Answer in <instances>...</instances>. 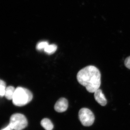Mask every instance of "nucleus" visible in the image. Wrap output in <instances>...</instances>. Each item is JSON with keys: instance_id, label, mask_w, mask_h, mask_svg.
Returning <instances> with one entry per match:
<instances>
[{"instance_id": "obj_1", "label": "nucleus", "mask_w": 130, "mask_h": 130, "mask_svg": "<svg viewBox=\"0 0 130 130\" xmlns=\"http://www.w3.org/2000/svg\"><path fill=\"white\" fill-rule=\"evenodd\" d=\"M77 78L89 93H94L101 86V73L94 66H88L81 69L77 74Z\"/></svg>"}, {"instance_id": "obj_2", "label": "nucleus", "mask_w": 130, "mask_h": 130, "mask_svg": "<svg viewBox=\"0 0 130 130\" xmlns=\"http://www.w3.org/2000/svg\"><path fill=\"white\" fill-rule=\"evenodd\" d=\"M32 99V93L28 89L21 87L16 88L13 97V103L17 106H25Z\"/></svg>"}, {"instance_id": "obj_3", "label": "nucleus", "mask_w": 130, "mask_h": 130, "mask_svg": "<svg viewBox=\"0 0 130 130\" xmlns=\"http://www.w3.org/2000/svg\"><path fill=\"white\" fill-rule=\"evenodd\" d=\"M27 119L21 113H14L10 117L9 125L13 130H22L27 127Z\"/></svg>"}, {"instance_id": "obj_4", "label": "nucleus", "mask_w": 130, "mask_h": 130, "mask_svg": "<svg viewBox=\"0 0 130 130\" xmlns=\"http://www.w3.org/2000/svg\"><path fill=\"white\" fill-rule=\"evenodd\" d=\"M78 116L80 122L85 126H90L94 121V115L88 108H83L80 109L78 113Z\"/></svg>"}, {"instance_id": "obj_5", "label": "nucleus", "mask_w": 130, "mask_h": 130, "mask_svg": "<svg viewBox=\"0 0 130 130\" xmlns=\"http://www.w3.org/2000/svg\"><path fill=\"white\" fill-rule=\"evenodd\" d=\"M68 106L67 100L66 98H62L56 102L54 106V109L58 112H63L67 110Z\"/></svg>"}, {"instance_id": "obj_6", "label": "nucleus", "mask_w": 130, "mask_h": 130, "mask_svg": "<svg viewBox=\"0 0 130 130\" xmlns=\"http://www.w3.org/2000/svg\"><path fill=\"white\" fill-rule=\"evenodd\" d=\"M94 96L95 101L100 105L103 106L106 105L107 100L101 90L99 89L96 90L94 93Z\"/></svg>"}, {"instance_id": "obj_7", "label": "nucleus", "mask_w": 130, "mask_h": 130, "mask_svg": "<svg viewBox=\"0 0 130 130\" xmlns=\"http://www.w3.org/2000/svg\"><path fill=\"white\" fill-rule=\"evenodd\" d=\"M41 124L45 130H52L54 125L50 120L47 118L43 119L41 122Z\"/></svg>"}, {"instance_id": "obj_8", "label": "nucleus", "mask_w": 130, "mask_h": 130, "mask_svg": "<svg viewBox=\"0 0 130 130\" xmlns=\"http://www.w3.org/2000/svg\"><path fill=\"white\" fill-rule=\"evenodd\" d=\"M16 89L13 86H9L7 87L5 91V96L7 100H12Z\"/></svg>"}, {"instance_id": "obj_9", "label": "nucleus", "mask_w": 130, "mask_h": 130, "mask_svg": "<svg viewBox=\"0 0 130 130\" xmlns=\"http://www.w3.org/2000/svg\"><path fill=\"white\" fill-rule=\"evenodd\" d=\"M57 46L55 44H48L44 49V51L48 54L54 53L57 50Z\"/></svg>"}, {"instance_id": "obj_10", "label": "nucleus", "mask_w": 130, "mask_h": 130, "mask_svg": "<svg viewBox=\"0 0 130 130\" xmlns=\"http://www.w3.org/2000/svg\"><path fill=\"white\" fill-rule=\"evenodd\" d=\"M6 88V83L5 81L1 79L0 81V95L1 97L5 96Z\"/></svg>"}, {"instance_id": "obj_11", "label": "nucleus", "mask_w": 130, "mask_h": 130, "mask_svg": "<svg viewBox=\"0 0 130 130\" xmlns=\"http://www.w3.org/2000/svg\"><path fill=\"white\" fill-rule=\"evenodd\" d=\"M48 43L47 41H43L40 42L38 43L36 46V49L38 50H44L48 45Z\"/></svg>"}, {"instance_id": "obj_12", "label": "nucleus", "mask_w": 130, "mask_h": 130, "mask_svg": "<svg viewBox=\"0 0 130 130\" xmlns=\"http://www.w3.org/2000/svg\"><path fill=\"white\" fill-rule=\"evenodd\" d=\"M124 64L126 67L130 70V56L127 57L125 60Z\"/></svg>"}, {"instance_id": "obj_13", "label": "nucleus", "mask_w": 130, "mask_h": 130, "mask_svg": "<svg viewBox=\"0 0 130 130\" xmlns=\"http://www.w3.org/2000/svg\"><path fill=\"white\" fill-rule=\"evenodd\" d=\"M1 130H13L11 128V127H10V126L8 125L6 127H5V128H3V129H2Z\"/></svg>"}]
</instances>
